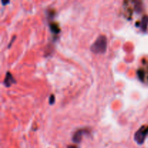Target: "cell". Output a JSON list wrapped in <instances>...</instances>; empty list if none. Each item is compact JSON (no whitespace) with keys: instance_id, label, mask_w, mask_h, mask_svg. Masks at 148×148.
<instances>
[{"instance_id":"cell-3","label":"cell","mask_w":148,"mask_h":148,"mask_svg":"<svg viewBox=\"0 0 148 148\" xmlns=\"http://www.w3.org/2000/svg\"><path fill=\"white\" fill-rule=\"evenodd\" d=\"M88 130H79L77 131L74 134L73 137H72V140L74 143H79L82 140V137L84 134H86L88 133Z\"/></svg>"},{"instance_id":"cell-2","label":"cell","mask_w":148,"mask_h":148,"mask_svg":"<svg viewBox=\"0 0 148 148\" xmlns=\"http://www.w3.org/2000/svg\"><path fill=\"white\" fill-rule=\"evenodd\" d=\"M147 127L143 126L139 129L134 135V139L136 143L139 145H142L145 141L146 136H147Z\"/></svg>"},{"instance_id":"cell-9","label":"cell","mask_w":148,"mask_h":148,"mask_svg":"<svg viewBox=\"0 0 148 148\" xmlns=\"http://www.w3.org/2000/svg\"><path fill=\"white\" fill-rule=\"evenodd\" d=\"M68 148H77L76 146H74V145H70L68 147Z\"/></svg>"},{"instance_id":"cell-6","label":"cell","mask_w":148,"mask_h":148,"mask_svg":"<svg viewBox=\"0 0 148 148\" xmlns=\"http://www.w3.org/2000/svg\"><path fill=\"white\" fill-rule=\"evenodd\" d=\"M50 27H51V30L52 32L55 33H57L59 32V25L56 23H51L50 24Z\"/></svg>"},{"instance_id":"cell-4","label":"cell","mask_w":148,"mask_h":148,"mask_svg":"<svg viewBox=\"0 0 148 148\" xmlns=\"http://www.w3.org/2000/svg\"><path fill=\"white\" fill-rule=\"evenodd\" d=\"M4 83L7 87H10V85H12L13 83H15V79H14L12 75L10 72H7V74H6Z\"/></svg>"},{"instance_id":"cell-7","label":"cell","mask_w":148,"mask_h":148,"mask_svg":"<svg viewBox=\"0 0 148 148\" xmlns=\"http://www.w3.org/2000/svg\"><path fill=\"white\" fill-rule=\"evenodd\" d=\"M55 101V97L53 95H51L50 98H49V103L50 104H53L54 103Z\"/></svg>"},{"instance_id":"cell-8","label":"cell","mask_w":148,"mask_h":148,"mask_svg":"<svg viewBox=\"0 0 148 148\" xmlns=\"http://www.w3.org/2000/svg\"><path fill=\"white\" fill-rule=\"evenodd\" d=\"M8 3H10V1H1V4H2L3 5H4V4H8Z\"/></svg>"},{"instance_id":"cell-5","label":"cell","mask_w":148,"mask_h":148,"mask_svg":"<svg viewBox=\"0 0 148 148\" xmlns=\"http://www.w3.org/2000/svg\"><path fill=\"white\" fill-rule=\"evenodd\" d=\"M148 25V16L147 15H144L142 18L141 22L139 24V26L140 27V28L143 30H147V27Z\"/></svg>"},{"instance_id":"cell-1","label":"cell","mask_w":148,"mask_h":148,"mask_svg":"<svg viewBox=\"0 0 148 148\" xmlns=\"http://www.w3.org/2000/svg\"><path fill=\"white\" fill-rule=\"evenodd\" d=\"M107 37L105 35H101L97 38L93 43L91 45L90 50L95 53H103L107 49Z\"/></svg>"}]
</instances>
